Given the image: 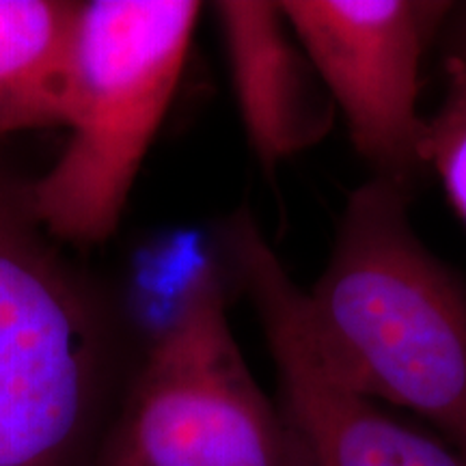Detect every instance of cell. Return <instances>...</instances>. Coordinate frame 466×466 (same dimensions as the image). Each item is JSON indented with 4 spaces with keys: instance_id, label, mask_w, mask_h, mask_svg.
Instances as JSON below:
<instances>
[{
    "instance_id": "6da1fadb",
    "label": "cell",
    "mask_w": 466,
    "mask_h": 466,
    "mask_svg": "<svg viewBox=\"0 0 466 466\" xmlns=\"http://www.w3.org/2000/svg\"><path fill=\"white\" fill-rule=\"evenodd\" d=\"M410 188L350 195L333 253L294 307L319 367L363 398L408 408L466 458V289L408 223Z\"/></svg>"
},
{
    "instance_id": "7a4b0ae2",
    "label": "cell",
    "mask_w": 466,
    "mask_h": 466,
    "mask_svg": "<svg viewBox=\"0 0 466 466\" xmlns=\"http://www.w3.org/2000/svg\"><path fill=\"white\" fill-rule=\"evenodd\" d=\"M201 3L89 0L78 5L63 127L69 137L26 184L35 220L58 244L113 236L188 58Z\"/></svg>"
},
{
    "instance_id": "3957f363",
    "label": "cell",
    "mask_w": 466,
    "mask_h": 466,
    "mask_svg": "<svg viewBox=\"0 0 466 466\" xmlns=\"http://www.w3.org/2000/svg\"><path fill=\"white\" fill-rule=\"evenodd\" d=\"M0 168V466H93L108 333L83 277Z\"/></svg>"
},
{
    "instance_id": "277c9868",
    "label": "cell",
    "mask_w": 466,
    "mask_h": 466,
    "mask_svg": "<svg viewBox=\"0 0 466 466\" xmlns=\"http://www.w3.org/2000/svg\"><path fill=\"white\" fill-rule=\"evenodd\" d=\"M93 466H296L279 406L250 374L208 264L149 343Z\"/></svg>"
},
{
    "instance_id": "5b68a950",
    "label": "cell",
    "mask_w": 466,
    "mask_h": 466,
    "mask_svg": "<svg viewBox=\"0 0 466 466\" xmlns=\"http://www.w3.org/2000/svg\"><path fill=\"white\" fill-rule=\"evenodd\" d=\"M291 31L374 171L410 188L425 171L421 58L451 15L436 0H283Z\"/></svg>"
},
{
    "instance_id": "8992f818",
    "label": "cell",
    "mask_w": 466,
    "mask_h": 466,
    "mask_svg": "<svg viewBox=\"0 0 466 466\" xmlns=\"http://www.w3.org/2000/svg\"><path fill=\"white\" fill-rule=\"evenodd\" d=\"M227 240L275 360L296 466H466L445 439L398 421L319 367L296 316V283L248 214L233 220Z\"/></svg>"
},
{
    "instance_id": "52a82bcc",
    "label": "cell",
    "mask_w": 466,
    "mask_h": 466,
    "mask_svg": "<svg viewBox=\"0 0 466 466\" xmlns=\"http://www.w3.org/2000/svg\"><path fill=\"white\" fill-rule=\"evenodd\" d=\"M244 134L261 167L316 147L330 132L335 104L302 50L281 5L223 0L214 5Z\"/></svg>"
},
{
    "instance_id": "ba28073f",
    "label": "cell",
    "mask_w": 466,
    "mask_h": 466,
    "mask_svg": "<svg viewBox=\"0 0 466 466\" xmlns=\"http://www.w3.org/2000/svg\"><path fill=\"white\" fill-rule=\"evenodd\" d=\"M78 5L0 0V137L63 127Z\"/></svg>"
},
{
    "instance_id": "9c48e42d",
    "label": "cell",
    "mask_w": 466,
    "mask_h": 466,
    "mask_svg": "<svg viewBox=\"0 0 466 466\" xmlns=\"http://www.w3.org/2000/svg\"><path fill=\"white\" fill-rule=\"evenodd\" d=\"M445 100L428 119L423 141L425 168H434L458 217L466 225V61L447 56Z\"/></svg>"
},
{
    "instance_id": "30bf717a",
    "label": "cell",
    "mask_w": 466,
    "mask_h": 466,
    "mask_svg": "<svg viewBox=\"0 0 466 466\" xmlns=\"http://www.w3.org/2000/svg\"><path fill=\"white\" fill-rule=\"evenodd\" d=\"M456 20L451 22L450 58H464L466 61V7L453 11Z\"/></svg>"
}]
</instances>
